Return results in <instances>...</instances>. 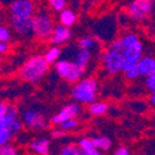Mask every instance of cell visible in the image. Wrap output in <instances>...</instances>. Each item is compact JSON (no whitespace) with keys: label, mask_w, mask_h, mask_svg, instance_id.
I'll list each match as a JSON object with an SVG mask.
<instances>
[{"label":"cell","mask_w":155,"mask_h":155,"mask_svg":"<svg viewBox=\"0 0 155 155\" xmlns=\"http://www.w3.org/2000/svg\"><path fill=\"white\" fill-rule=\"evenodd\" d=\"M24 125L20 120V113L15 104L9 103L5 115L0 117V147L11 143L15 135L20 134Z\"/></svg>","instance_id":"cell-1"},{"label":"cell","mask_w":155,"mask_h":155,"mask_svg":"<svg viewBox=\"0 0 155 155\" xmlns=\"http://www.w3.org/2000/svg\"><path fill=\"white\" fill-rule=\"evenodd\" d=\"M48 71H50V64L46 63L44 57L41 55H35L29 57L21 64L18 74L20 80H22L24 82L38 84L44 81Z\"/></svg>","instance_id":"cell-2"},{"label":"cell","mask_w":155,"mask_h":155,"mask_svg":"<svg viewBox=\"0 0 155 155\" xmlns=\"http://www.w3.org/2000/svg\"><path fill=\"white\" fill-rule=\"evenodd\" d=\"M70 96L74 103L88 106L97 101L98 81L94 77H83L77 83L72 84Z\"/></svg>","instance_id":"cell-3"},{"label":"cell","mask_w":155,"mask_h":155,"mask_svg":"<svg viewBox=\"0 0 155 155\" xmlns=\"http://www.w3.org/2000/svg\"><path fill=\"white\" fill-rule=\"evenodd\" d=\"M120 40V54L125 63H137L144 55V42L140 36L134 31H127L119 36Z\"/></svg>","instance_id":"cell-4"},{"label":"cell","mask_w":155,"mask_h":155,"mask_svg":"<svg viewBox=\"0 0 155 155\" xmlns=\"http://www.w3.org/2000/svg\"><path fill=\"white\" fill-rule=\"evenodd\" d=\"M31 26L34 37L38 40H48L55 28V22L47 10L40 9L36 10L34 16L31 18Z\"/></svg>","instance_id":"cell-5"},{"label":"cell","mask_w":155,"mask_h":155,"mask_svg":"<svg viewBox=\"0 0 155 155\" xmlns=\"http://www.w3.org/2000/svg\"><path fill=\"white\" fill-rule=\"evenodd\" d=\"M55 72L60 78L64 80L66 82H68L71 84H74L81 78H83L86 70L80 67L78 64H76L74 62H72L70 60L60 58L55 63Z\"/></svg>","instance_id":"cell-6"},{"label":"cell","mask_w":155,"mask_h":155,"mask_svg":"<svg viewBox=\"0 0 155 155\" xmlns=\"http://www.w3.org/2000/svg\"><path fill=\"white\" fill-rule=\"evenodd\" d=\"M21 123L31 130L41 132L48 127V120L42 110L37 107H28L21 112Z\"/></svg>","instance_id":"cell-7"},{"label":"cell","mask_w":155,"mask_h":155,"mask_svg":"<svg viewBox=\"0 0 155 155\" xmlns=\"http://www.w3.org/2000/svg\"><path fill=\"white\" fill-rule=\"evenodd\" d=\"M154 9V0H132L127 8V15L135 21H144L153 16Z\"/></svg>","instance_id":"cell-8"},{"label":"cell","mask_w":155,"mask_h":155,"mask_svg":"<svg viewBox=\"0 0 155 155\" xmlns=\"http://www.w3.org/2000/svg\"><path fill=\"white\" fill-rule=\"evenodd\" d=\"M99 58L102 61V66L108 74H118L122 73L123 68V56L119 51H114L110 48H106L99 54Z\"/></svg>","instance_id":"cell-9"},{"label":"cell","mask_w":155,"mask_h":155,"mask_svg":"<svg viewBox=\"0 0 155 155\" xmlns=\"http://www.w3.org/2000/svg\"><path fill=\"white\" fill-rule=\"evenodd\" d=\"M36 12L34 0H14L9 5V18L31 19Z\"/></svg>","instance_id":"cell-10"},{"label":"cell","mask_w":155,"mask_h":155,"mask_svg":"<svg viewBox=\"0 0 155 155\" xmlns=\"http://www.w3.org/2000/svg\"><path fill=\"white\" fill-rule=\"evenodd\" d=\"M81 113H82V108H81V106L78 104V103L71 102V103H68V104L63 106L57 113H55L52 117L50 118V123L52 125L58 127L63 122H67L70 119L77 118Z\"/></svg>","instance_id":"cell-11"},{"label":"cell","mask_w":155,"mask_h":155,"mask_svg":"<svg viewBox=\"0 0 155 155\" xmlns=\"http://www.w3.org/2000/svg\"><path fill=\"white\" fill-rule=\"evenodd\" d=\"M11 31L20 37V38H30L32 37V26H31V19H16V18H9Z\"/></svg>","instance_id":"cell-12"},{"label":"cell","mask_w":155,"mask_h":155,"mask_svg":"<svg viewBox=\"0 0 155 155\" xmlns=\"http://www.w3.org/2000/svg\"><path fill=\"white\" fill-rule=\"evenodd\" d=\"M68 48V51H71V55L72 56H68L66 57L64 60H70L72 62H74L76 64H78L80 67L82 68H87V66L89 64V62H91L92 60V52L88 50H83V48H78L76 45L73 46H66Z\"/></svg>","instance_id":"cell-13"},{"label":"cell","mask_w":155,"mask_h":155,"mask_svg":"<svg viewBox=\"0 0 155 155\" xmlns=\"http://www.w3.org/2000/svg\"><path fill=\"white\" fill-rule=\"evenodd\" d=\"M71 38H72V30L57 24V25H55L52 34H51L48 40L54 46H60L61 47L62 45H66Z\"/></svg>","instance_id":"cell-14"},{"label":"cell","mask_w":155,"mask_h":155,"mask_svg":"<svg viewBox=\"0 0 155 155\" xmlns=\"http://www.w3.org/2000/svg\"><path fill=\"white\" fill-rule=\"evenodd\" d=\"M29 149L36 155H50L51 140L47 137H38L29 141Z\"/></svg>","instance_id":"cell-15"},{"label":"cell","mask_w":155,"mask_h":155,"mask_svg":"<svg viewBox=\"0 0 155 155\" xmlns=\"http://www.w3.org/2000/svg\"><path fill=\"white\" fill-rule=\"evenodd\" d=\"M137 67L140 72V76L148 77L155 74V58L153 55H143L137 62Z\"/></svg>","instance_id":"cell-16"},{"label":"cell","mask_w":155,"mask_h":155,"mask_svg":"<svg viewBox=\"0 0 155 155\" xmlns=\"http://www.w3.org/2000/svg\"><path fill=\"white\" fill-rule=\"evenodd\" d=\"M58 21H60V25H62V26L71 29L77 22V14L72 9L66 8L58 12Z\"/></svg>","instance_id":"cell-17"},{"label":"cell","mask_w":155,"mask_h":155,"mask_svg":"<svg viewBox=\"0 0 155 155\" xmlns=\"http://www.w3.org/2000/svg\"><path fill=\"white\" fill-rule=\"evenodd\" d=\"M76 144L81 151V155H102L101 151L98 149H96L94 145L92 144L91 138H87V137L80 138Z\"/></svg>","instance_id":"cell-18"},{"label":"cell","mask_w":155,"mask_h":155,"mask_svg":"<svg viewBox=\"0 0 155 155\" xmlns=\"http://www.w3.org/2000/svg\"><path fill=\"white\" fill-rule=\"evenodd\" d=\"M109 110V106L107 102H103V101H96L91 104H88L87 107V113L92 117H103L106 115Z\"/></svg>","instance_id":"cell-19"},{"label":"cell","mask_w":155,"mask_h":155,"mask_svg":"<svg viewBox=\"0 0 155 155\" xmlns=\"http://www.w3.org/2000/svg\"><path fill=\"white\" fill-rule=\"evenodd\" d=\"M76 46L78 48H83V50L91 51L92 54H93V51L99 50L98 41L96 40L94 37H92V36H82V37H80L78 40H77V42H76Z\"/></svg>","instance_id":"cell-20"},{"label":"cell","mask_w":155,"mask_h":155,"mask_svg":"<svg viewBox=\"0 0 155 155\" xmlns=\"http://www.w3.org/2000/svg\"><path fill=\"white\" fill-rule=\"evenodd\" d=\"M122 73L124 74L125 80L128 81H137L138 78H140V72L137 67V63H123V68H122Z\"/></svg>","instance_id":"cell-21"},{"label":"cell","mask_w":155,"mask_h":155,"mask_svg":"<svg viewBox=\"0 0 155 155\" xmlns=\"http://www.w3.org/2000/svg\"><path fill=\"white\" fill-rule=\"evenodd\" d=\"M61 47L60 46H50L44 54V60L46 61L47 64H55L60 58H61Z\"/></svg>","instance_id":"cell-22"},{"label":"cell","mask_w":155,"mask_h":155,"mask_svg":"<svg viewBox=\"0 0 155 155\" xmlns=\"http://www.w3.org/2000/svg\"><path fill=\"white\" fill-rule=\"evenodd\" d=\"M91 140H92V144L94 145V148L98 149L99 151L101 150L107 151L112 148V139L108 137H104V135L93 137V138H91Z\"/></svg>","instance_id":"cell-23"},{"label":"cell","mask_w":155,"mask_h":155,"mask_svg":"<svg viewBox=\"0 0 155 155\" xmlns=\"http://www.w3.org/2000/svg\"><path fill=\"white\" fill-rule=\"evenodd\" d=\"M57 155H81V151L76 143H66L60 148Z\"/></svg>","instance_id":"cell-24"},{"label":"cell","mask_w":155,"mask_h":155,"mask_svg":"<svg viewBox=\"0 0 155 155\" xmlns=\"http://www.w3.org/2000/svg\"><path fill=\"white\" fill-rule=\"evenodd\" d=\"M80 124H81V122L77 119V118H74V119H70V120H67V122H63L62 124L58 125V128L61 129L63 133L67 134V133H70V132L76 130V129L80 127Z\"/></svg>","instance_id":"cell-25"},{"label":"cell","mask_w":155,"mask_h":155,"mask_svg":"<svg viewBox=\"0 0 155 155\" xmlns=\"http://www.w3.org/2000/svg\"><path fill=\"white\" fill-rule=\"evenodd\" d=\"M12 38V31L6 25L0 24V42L3 44H9Z\"/></svg>","instance_id":"cell-26"},{"label":"cell","mask_w":155,"mask_h":155,"mask_svg":"<svg viewBox=\"0 0 155 155\" xmlns=\"http://www.w3.org/2000/svg\"><path fill=\"white\" fill-rule=\"evenodd\" d=\"M47 4L51 8V10L60 12L61 10L67 8V0H47Z\"/></svg>","instance_id":"cell-27"},{"label":"cell","mask_w":155,"mask_h":155,"mask_svg":"<svg viewBox=\"0 0 155 155\" xmlns=\"http://www.w3.org/2000/svg\"><path fill=\"white\" fill-rule=\"evenodd\" d=\"M144 87L149 93H155V74L148 76L144 80Z\"/></svg>","instance_id":"cell-28"},{"label":"cell","mask_w":155,"mask_h":155,"mask_svg":"<svg viewBox=\"0 0 155 155\" xmlns=\"http://www.w3.org/2000/svg\"><path fill=\"white\" fill-rule=\"evenodd\" d=\"M16 153H18V150H16L15 145H12L11 143H8L3 147H0V155H14Z\"/></svg>","instance_id":"cell-29"},{"label":"cell","mask_w":155,"mask_h":155,"mask_svg":"<svg viewBox=\"0 0 155 155\" xmlns=\"http://www.w3.org/2000/svg\"><path fill=\"white\" fill-rule=\"evenodd\" d=\"M113 155H132V154H130V150H129L127 147H118L114 150Z\"/></svg>","instance_id":"cell-30"},{"label":"cell","mask_w":155,"mask_h":155,"mask_svg":"<svg viewBox=\"0 0 155 155\" xmlns=\"http://www.w3.org/2000/svg\"><path fill=\"white\" fill-rule=\"evenodd\" d=\"M64 135H66V133H63L60 128L54 129V130L51 132V137H52L54 139H61V138H63Z\"/></svg>","instance_id":"cell-31"},{"label":"cell","mask_w":155,"mask_h":155,"mask_svg":"<svg viewBox=\"0 0 155 155\" xmlns=\"http://www.w3.org/2000/svg\"><path fill=\"white\" fill-rule=\"evenodd\" d=\"M8 51H9V45L0 42V55H5Z\"/></svg>","instance_id":"cell-32"},{"label":"cell","mask_w":155,"mask_h":155,"mask_svg":"<svg viewBox=\"0 0 155 155\" xmlns=\"http://www.w3.org/2000/svg\"><path fill=\"white\" fill-rule=\"evenodd\" d=\"M149 104L153 107L155 104V93H150V98H149Z\"/></svg>","instance_id":"cell-33"},{"label":"cell","mask_w":155,"mask_h":155,"mask_svg":"<svg viewBox=\"0 0 155 155\" xmlns=\"http://www.w3.org/2000/svg\"><path fill=\"white\" fill-rule=\"evenodd\" d=\"M14 0H0V4L2 5H6V6H9Z\"/></svg>","instance_id":"cell-34"},{"label":"cell","mask_w":155,"mask_h":155,"mask_svg":"<svg viewBox=\"0 0 155 155\" xmlns=\"http://www.w3.org/2000/svg\"><path fill=\"white\" fill-rule=\"evenodd\" d=\"M3 19H4V14H3V11H2V10H0V24H2Z\"/></svg>","instance_id":"cell-35"},{"label":"cell","mask_w":155,"mask_h":155,"mask_svg":"<svg viewBox=\"0 0 155 155\" xmlns=\"http://www.w3.org/2000/svg\"><path fill=\"white\" fill-rule=\"evenodd\" d=\"M0 74H2V66H0Z\"/></svg>","instance_id":"cell-36"},{"label":"cell","mask_w":155,"mask_h":155,"mask_svg":"<svg viewBox=\"0 0 155 155\" xmlns=\"http://www.w3.org/2000/svg\"><path fill=\"white\" fill-rule=\"evenodd\" d=\"M14 155H19V154H18V153H16V154H14Z\"/></svg>","instance_id":"cell-37"}]
</instances>
